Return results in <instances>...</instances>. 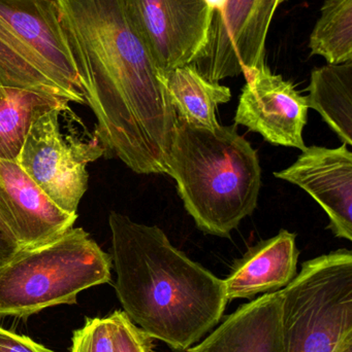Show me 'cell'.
I'll return each mask as SVG.
<instances>
[{"label": "cell", "mask_w": 352, "mask_h": 352, "mask_svg": "<svg viewBox=\"0 0 352 352\" xmlns=\"http://www.w3.org/2000/svg\"><path fill=\"white\" fill-rule=\"evenodd\" d=\"M95 136L138 175H167L178 116L125 0H57Z\"/></svg>", "instance_id": "1"}, {"label": "cell", "mask_w": 352, "mask_h": 352, "mask_svg": "<svg viewBox=\"0 0 352 352\" xmlns=\"http://www.w3.org/2000/svg\"><path fill=\"white\" fill-rule=\"evenodd\" d=\"M115 291L127 318L178 351L204 338L222 318L225 280L172 244L157 227L111 211Z\"/></svg>", "instance_id": "2"}, {"label": "cell", "mask_w": 352, "mask_h": 352, "mask_svg": "<svg viewBox=\"0 0 352 352\" xmlns=\"http://www.w3.org/2000/svg\"><path fill=\"white\" fill-rule=\"evenodd\" d=\"M167 165L186 211L204 233L229 237L258 206V153L236 126L207 129L178 118Z\"/></svg>", "instance_id": "3"}, {"label": "cell", "mask_w": 352, "mask_h": 352, "mask_svg": "<svg viewBox=\"0 0 352 352\" xmlns=\"http://www.w3.org/2000/svg\"><path fill=\"white\" fill-rule=\"evenodd\" d=\"M112 266L111 256L82 228L21 248L0 264V318L76 303L85 289L111 281Z\"/></svg>", "instance_id": "4"}, {"label": "cell", "mask_w": 352, "mask_h": 352, "mask_svg": "<svg viewBox=\"0 0 352 352\" xmlns=\"http://www.w3.org/2000/svg\"><path fill=\"white\" fill-rule=\"evenodd\" d=\"M0 86L85 103L57 0H0Z\"/></svg>", "instance_id": "5"}, {"label": "cell", "mask_w": 352, "mask_h": 352, "mask_svg": "<svg viewBox=\"0 0 352 352\" xmlns=\"http://www.w3.org/2000/svg\"><path fill=\"white\" fill-rule=\"evenodd\" d=\"M285 352H333L352 332V252L306 261L281 289Z\"/></svg>", "instance_id": "6"}, {"label": "cell", "mask_w": 352, "mask_h": 352, "mask_svg": "<svg viewBox=\"0 0 352 352\" xmlns=\"http://www.w3.org/2000/svg\"><path fill=\"white\" fill-rule=\"evenodd\" d=\"M68 109L56 107L32 124L17 162L60 208L78 214L88 188L87 166L107 151L96 136L84 140L62 131Z\"/></svg>", "instance_id": "7"}, {"label": "cell", "mask_w": 352, "mask_h": 352, "mask_svg": "<svg viewBox=\"0 0 352 352\" xmlns=\"http://www.w3.org/2000/svg\"><path fill=\"white\" fill-rule=\"evenodd\" d=\"M285 0H227L213 14L208 41L190 65L219 82L265 64L266 41L275 12Z\"/></svg>", "instance_id": "8"}, {"label": "cell", "mask_w": 352, "mask_h": 352, "mask_svg": "<svg viewBox=\"0 0 352 352\" xmlns=\"http://www.w3.org/2000/svg\"><path fill=\"white\" fill-rule=\"evenodd\" d=\"M132 24L163 74L191 64L208 41L205 0H125Z\"/></svg>", "instance_id": "9"}, {"label": "cell", "mask_w": 352, "mask_h": 352, "mask_svg": "<svg viewBox=\"0 0 352 352\" xmlns=\"http://www.w3.org/2000/svg\"><path fill=\"white\" fill-rule=\"evenodd\" d=\"M240 95L235 123L260 134L274 146L304 151L308 104L293 85L264 64L248 72Z\"/></svg>", "instance_id": "10"}, {"label": "cell", "mask_w": 352, "mask_h": 352, "mask_svg": "<svg viewBox=\"0 0 352 352\" xmlns=\"http://www.w3.org/2000/svg\"><path fill=\"white\" fill-rule=\"evenodd\" d=\"M289 168L274 173L279 179L303 188L330 219L336 237L352 240V154L346 144L337 148L312 146L302 151Z\"/></svg>", "instance_id": "11"}, {"label": "cell", "mask_w": 352, "mask_h": 352, "mask_svg": "<svg viewBox=\"0 0 352 352\" xmlns=\"http://www.w3.org/2000/svg\"><path fill=\"white\" fill-rule=\"evenodd\" d=\"M0 202L21 248L54 239L78 219L60 208L17 161L0 160Z\"/></svg>", "instance_id": "12"}, {"label": "cell", "mask_w": 352, "mask_h": 352, "mask_svg": "<svg viewBox=\"0 0 352 352\" xmlns=\"http://www.w3.org/2000/svg\"><path fill=\"white\" fill-rule=\"evenodd\" d=\"M186 352H285L282 291L241 306Z\"/></svg>", "instance_id": "13"}, {"label": "cell", "mask_w": 352, "mask_h": 352, "mask_svg": "<svg viewBox=\"0 0 352 352\" xmlns=\"http://www.w3.org/2000/svg\"><path fill=\"white\" fill-rule=\"evenodd\" d=\"M299 254L297 235L287 230L258 242L236 261L223 279L227 299H252L287 287L297 276Z\"/></svg>", "instance_id": "14"}, {"label": "cell", "mask_w": 352, "mask_h": 352, "mask_svg": "<svg viewBox=\"0 0 352 352\" xmlns=\"http://www.w3.org/2000/svg\"><path fill=\"white\" fill-rule=\"evenodd\" d=\"M165 80L169 100L180 120L196 127H218L217 107L231 101L229 87L210 82L190 64L167 72Z\"/></svg>", "instance_id": "15"}, {"label": "cell", "mask_w": 352, "mask_h": 352, "mask_svg": "<svg viewBox=\"0 0 352 352\" xmlns=\"http://www.w3.org/2000/svg\"><path fill=\"white\" fill-rule=\"evenodd\" d=\"M68 104L66 99L43 91L0 86V160H18L32 124L43 113Z\"/></svg>", "instance_id": "16"}, {"label": "cell", "mask_w": 352, "mask_h": 352, "mask_svg": "<svg viewBox=\"0 0 352 352\" xmlns=\"http://www.w3.org/2000/svg\"><path fill=\"white\" fill-rule=\"evenodd\" d=\"M308 107L322 116L343 144L352 146V61L312 72Z\"/></svg>", "instance_id": "17"}, {"label": "cell", "mask_w": 352, "mask_h": 352, "mask_svg": "<svg viewBox=\"0 0 352 352\" xmlns=\"http://www.w3.org/2000/svg\"><path fill=\"white\" fill-rule=\"evenodd\" d=\"M311 55L329 64L352 61V0H326L310 35Z\"/></svg>", "instance_id": "18"}, {"label": "cell", "mask_w": 352, "mask_h": 352, "mask_svg": "<svg viewBox=\"0 0 352 352\" xmlns=\"http://www.w3.org/2000/svg\"><path fill=\"white\" fill-rule=\"evenodd\" d=\"M70 352H114L111 318H87L72 334Z\"/></svg>", "instance_id": "19"}, {"label": "cell", "mask_w": 352, "mask_h": 352, "mask_svg": "<svg viewBox=\"0 0 352 352\" xmlns=\"http://www.w3.org/2000/svg\"><path fill=\"white\" fill-rule=\"evenodd\" d=\"M113 322L114 352H151L152 338L138 329L123 311L110 316Z\"/></svg>", "instance_id": "20"}, {"label": "cell", "mask_w": 352, "mask_h": 352, "mask_svg": "<svg viewBox=\"0 0 352 352\" xmlns=\"http://www.w3.org/2000/svg\"><path fill=\"white\" fill-rule=\"evenodd\" d=\"M0 352H53L28 337L14 334L0 327Z\"/></svg>", "instance_id": "21"}, {"label": "cell", "mask_w": 352, "mask_h": 352, "mask_svg": "<svg viewBox=\"0 0 352 352\" xmlns=\"http://www.w3.org/2000/svg\"><path fill=\"white\" fill-rule=\"evenodd\" d=\"M20 250V244L12 231L10 219L0 202V264L10 260Z\"/></svg>", "instance_id": "22"}, {"label": "cell", "mask_w": 352, "mask_h": 352, "mask_svg": "<svg viewBox=\"0 0 352 352\" xmlns=\"http://www.w3.org/2000/svg\"><path fill=\"white\" fill-rule=\"evenodd\" d=\"M333 352H352V332L341 339Z\"/></svg>", "instance_id": "23"}, {"label": "cell", "mask_w": 352, "mask_h": 352, "mask_svg": "<svg viewBox=\"0 0 352 352\" xmlns=\"http://www.w3.org/2000/svg\"><path fill=\"white\" fill-rule=\"evenodd\" d=\"M205 1H206L207 6L211 8L213 14L222 12L227 6V0H205Z\"/></svg>", "instance_id": "24"}]
</instances>
